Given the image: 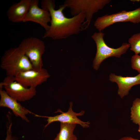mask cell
Returning a JSON list of instances; mask_svg holds the SVG:
<instances>
[{
    "label": "cell",
    "mask_w": 140,
    "mask_h": 140,
    "mask_svg": "<svg viewBox=\"0 0 140 140\" xmlns=\"http://www.w3.org/2000/svg\"><path fill=\"white\" fill-rule=\"evenodd\" d=\"M41 8L48 11L51 17L48 29L43 38H50L54 40L66 39L71 36L78 34L82 30L86 16L82 13L71 18L65 17L63 11L66 8L64 4L60 5L57 10L55 9V1L53 0H43Z\"/></svg>",
    "instance_id": "obj_1"
},
{
    "label": "cell",
    "mask_w": 140,
    "mask_h": 140,
    "mask_svg": "<svg viewBox=\"0 0 140 140\" xmlns=\"http://www.w3.org/2000/svg\"><path fill=\"white\" fill-rule=\"evenodd\" d=\"M1 60V67L5 71L7 76L15 77L19 72L33 68L18 46L6 50Z\"/></svg>",
    "instance_id": "obj_2"
},
{
    "label": "cell",
    "mask_w": 140,
    "mask_h": 140,
    "mask_svg": "<svg viewBox=\"0 0 140 140\" xmlns=\"http://www.w3.org/2000/svg\"><path fill=\"white\" fill-rule=\"evenodd\" d=\"M111 1L110 0H66L64 5L69 8L73 16L82 13L86 16V20L82 30L89 26L94 14L101 10Z\"/></svg>",
    "instance_id": "obj_3"
},
{
    "label": "cell",
    "mask_w": 140,
    "mask_h": 140,
    "mask_svg": "<svg viewBox=\"0 0 140 140\" xmlns=\"http://www.w3.org/2000/svg\"><path fill=\"white\" fill-rule=\"evenodd\" d=\"M104 34L102 32H95L91 37L96 45V52L93 61L94 68L97 70L101 63L105 59L111 57L120 58L125 53L129 48V43H123L119 47L115 48L109 46L104 39Z\"/></svg>",
    "instance_id": "obj_4"
},
{
    "label": "cell",
    "mask_w": 140,
    "mask_h": 140,
    "mask_svg": "<svg viewBox=\"0 0 140 140\" xmlns=\"http://www.w3.org/2000/svg\"><path fill=\"white\" fill-rule=\"evenodd\" d=\"M18 47L28 58L35 69L43 68L42 56L45 51L44 42L41 39L30 37L24 39Z\"/></svg>",
    "instance_id": "obj_5"
},
{
    "label": "cell",
    "mask_w": 140,
    "mask_h": 140,
    "mask_svg": "<svg viewBox=\"0 0 140 140\" xmlns=\"http://www.w3.org/2000/svg\"><path fill=\"white\" fill-rule=\"evenodd\" d=\"M128 22L134 24L140 23V7L132 11L123 10L98 17L94 22V26L99 32H102L115 23Z\"/></svg>",
    "instance_id": "obj_6"
},
{
    "label": "cell",
    "mask_w": 140,
    "mask_h": 140,
    "mask_svg": "<svg viewBox=\"0 0 140 140\" xmlns=\"http://www.w3.org/2000/svg\"><path fill=\"white\" fill-rule=\"evenodd\" d=\"M0 87L4 88L10 96L18 101L30 100L36 94V88L24 87L16 81L13 76H7L0 83Z\"/></svg>",
    "instance_id": "obj_7"
},
{
    "label": "cell",
    "mask_w": 140,
    "mask_h": 140,
    "mask_svg": "<svg viewBox=\"0 0 140 140\" xmlns=\"http://www.w3.org/2000/svg\"><path fill=\"white\" fill-rule=\"evenodd\" d=\"M50 76L47 70L43 68H33L19 72L15 78L16 81L25 87L36 88L47 81Z\"/></svg>",
    "instance_id": "obj_8"
},
{
    "label": "cell",
    "mask_w": 140,
    "mask_h": 140,
    "mask_svg": "<svg viewBox=\"0 0 140 140\" xmlns=\"http://www.w3.org/2000/svg\"><path fill=\"white\" fill-rule=\"evenodd\" d=\"M73 105L72 102H70L68 110L66 112L62 111L60 109L58 110L57 112L61 113L59 115L54 116H41L47 118V123L44 126L45 128H46L51 123L56 121H59L60 123L78 124L84 128H88L90 124L89 122L83 121L78 117V116H83L85 111L82 110L78 113L75 112L73 110Z\"/></svg>",
    "instance_id": "obj_9"
},
{
    "label": "cell",
    "mask_w": 140,
    "mask_h": 140,
    "mask_svg": "<svg viewBox=\"0 0 140 140\" xmlns=\"http://www.w3.org/2000/svg\"><path fill=\"white\" fill-rule=\"evenodd\" d=\"M39 1L32 0L28 12L23 22L31 21L37 23L43 27L45 31L49 29L51 17L50 13L47 10L38 6Z\"/></svg>",
    "instance_id": "obj_10"
},
{
    "label": "cell",
    "mask_w": 140,
    "mask_h": 140,
    "mask_svg": "<svg viewBox=\"0 0 140 140\" xmlns=\"http://www.w3.org/2000/svg\"><path fill=\"white\" fill-rule=\"evenodd\" d=\"M3 88V87H0V107L9 108L15 116L19 117L23 120L29 122V120L26 115L33 113L10 96Z\"/></svg>",
    "instance_id": "obj_11"
},
{
    "label": "cell",
    "mask_w": 140,
    "mask_h": 140,
    "mask_svg": "<svg viewBox=\"0 0 140 140\" xmlns=\"http://www.w3.org/2000/svg\"><path fill=\"white\" fill-rule=\"evenodd\" d=\"M109 80L117 85L118 94L121 98L127 95L131 88L134 86L140 85V73L134 76L123 77L111 73Z\"/></svg>",
    "instance_id": "obj_12"
},
{
    "label": "cell",
    "mask_w": 140,
    "mask_h": 140,
    "mask_svg": "<svg viewBox=\"0 0 140 140\" xmlns=\"http://www.w3.org/2000/svg\"><path fill=\"white\" fill-rule=\"evenodd\" d=\"M32 0H21L11 5L8 9L7 14L10 21L14 23L23 22Z\"/></svg>",
    "instance_id": "obj_13"
},
{
    "label": "cell",
    "mask_w": 140,
    "mask_h": 140,
    "mask_svg": "<svg viewBox=\"0 0 140 140\" xmlns=\"http://www.w3.org/2000/svg\"><path fill=\"white\" fill-rule=\"evenodd\" d=\"M59 132L53 140H77L73 132L76 124L60 123Z\"/></svg>",
    "instance_id": "obj_14"
},
{
    "label": "cell",
    "mask_w": 140,
    "mask_h": 140,
    "mask_svg": "<svg viewBox=\"0 0 140 140\" xmlns=\"http://www.w3.org/2000/svg\"><path fill=\"white\" fill-rule=\"evenodd\" d=\"M131 118L132 122L136 124L140 123V99L136 98L133 102L131 108Z\"/></svg>",
    "instance_id": "obj_15"
},
{
    "label": "cell",
    "mask_w": 140,
    "mask_h": 140,
    "mask_svg": "<svg viewBox=\"0 0 140 140\" xmlns=\"http://www.w3.org/2000/svg\"><path fill=\"white\" fill-rule=\"evenodd\" d=\"M130 45V49L135 54H140V32L134 34L128 40Z\"/></svg>",
    "instance_id": "obj_16"
},
{
    "label": "cell",
    "mask_w": 140,
    "mask_h": 140,
    "mask_svg": "<svg viewBox=\"0 0 140 140\" xmlns=\"http://www.w3.org/2000/svg\"><path fill=\"white\" fill-rule=\"evenodd\" d=\"M131 66L133 69L140 73V55L138 54L133 55L131 59Z\"/></svg>",
    "instance_id": "obj_17"
},
{
    "label": "cell",
    "mask_w": 140,
    "mask_h": 140,
    "mask_svg": "<svg viewBox=\"0 0 140 140\" xmlns=\"http://www.w3.org/2000/svg\"><path fill=\"white\" fill-rule=\"evenodd\" d=\"M7 127L6 135L5 140H16L12 136L11 128L12 125V122H9Z\"/></svg>",
    "instance_id": "obj_18"
},
{
    "label": "cell",
    "mask_w": 140,
    "mask_h": 140,
    "mask_svg": "<svg viewBox=\"0 0 140 140\" xmlns=\"http://www.w3.org/2000/svg\"><path fill=\"white\" fill-rule=\"evenodd\" d=\"M119 140H139L129 137H123Z\"/></svg>",
    "instance_id": "obj_19"
},
{
    "label": "cell",
    "mask_w": 140,
    "mask_h": 140,
    "mask_svg": "<svg viewBox=\"0 0 140 140\" xmlns=\"http://www.w3.org/2000/svg\"><path fill=\"white\" fill-rule=\"evenodd\" d=\"M139 128L138 130V131L140 133V123L138 124Z\"/></svg>",
    "instance_id": "obj_20"
},
{
    "label": "cell",
    "mask_w": 140,
    "mask_h": 140,
    "mask_svg": "<svg viewBox=\"0 0 140 140\" xmlns=\"http://www.w3.org/2000/svg\"><path fill=\"white\" fill-rule=\"evenodd\" d=\"M131 1H132V2H139L140 1V0H131Z\"/></svg>",
    "instance_id": "obj_21"
}]
</instances>
